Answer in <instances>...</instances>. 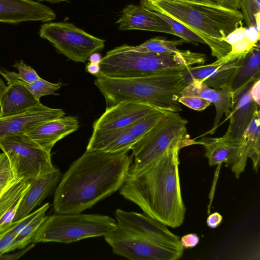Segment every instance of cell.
Listing matches in <instances>:
<instances>
[{
  "instance_id": "29",
  "label": "cell",
  "mask_w": 260,
  "mask_h": 260,
  "mask_svg": "<svg viewBox=\"0 0 260 260\" xmlns=\"http://www.w3.org/2000/svg\"><path fill=\"white\" fill-rule=\"evenodd\" d=\"M240 9L247 26H255L259 31L260 0H240Z\"/></svg>"
},
{
  "instance_id": "27",
  "label": "cell",
  "mask_w": 260,
  "mask_h": 260,
  "mask_svg": "<svg viewBox=\"0 0 260 260\" xmlns=\"http://www.w3.org/2000/svg\"><path fill=\"white\" fill-rule=\"evenodd\" d=\"M47 211H43L40 213L17 234L12 243L8 252L16 249L24 248L31 243L34 236L47 216L46 215Z\"/></svg>"
},
{
  "instance_id": "36",
  "label": "cell",
  "mask_w": 260,
  "mask_h": 260,
  "mask_svg": "<svg viewBox=\"0 0 260 260\" xmlns=\"http://www.w3.org/2000/svg\"><path fill=\"white\" fill-rule=\"evenodd\" d=\"M35 245V243H33L32 244L28 245V246L21 249V250L19 252L10 254H4L0 256V260H15L18 259L28 251L32 249Z\"/></svg>"
},
{
  "instance_id": "3",
  "label": "cell",
  "mask_w": 260,
  "mask_h": 260,
  "mask_svg": "<svg viewBox=\"0 0 260 260\" xmlns=\"http://www.w3.org/2000/svg\"><path fill=\"white\" fill-rule=\"evenodd\" d=\"M140 4L169 16L197 35L216 60L230 52L231 47L225 39L243 21L240 10L201 0H141Z\"/></svg>"
},
{
  "instance_id": "7",
  "label": "cell",
  "mask_w": 260,
  "mask_h": 260,
  "mask_svg": "<svg viewBox=\"0 0 260 260\" xmlns=\"http://www.w3.org/2000/svg\"><path fill=\"white\" fill-rule=\"evenodd\" d=\"M117 227L116 221L108 215L55 213L47 216L34 236L31 243L69 244L88 238L104 237Z\"/></svg>"
},
{
  "instance_id": "34",
  "label": "cell",
  "mask_w": 260,
  "mask_h": 260,
  "mask_svg": "<svg viewBox=\"0 0 260 260\" xmlns=\"http://www.w3.org/2000/svg\"><path fill=\"white\" fill-rule=\"evenodd\" d=\"M246 27L243 25V23L229 34L225 39V42L230 46L235 42L241 40L245 36Z\"/></svg>"
},
{
  "instance_id": "44",
  "label": "cell",
  "mask_w": 260,
  "mask_h": 260,
  "mask_svg": "<svg viewBox=\"0 0 260 260\" xmlns=\"http://www.w3.org/2000/svg\"><path fill=\"white\" fill-rule=\"evenodd\" d=\"M201 1L207 2V3H209L210 4H212L214 5H219L218 0H201Z\"/></svg>"
},
{
  "instance_id": "21",
  "label": "cell",
  "mask_w": 260,
  "mask_h": 260,
  "mask_svg": "<svg viewBox=\"0 0 260 260\" xmlns=\"http://www.w3.org/2000/svg\"><path fill=\"white\" fill-rule=\"evenodd\" d=\"M250 158L253 169L257 173L260 161V110L256 111L252 121L245 131L238 160L231 169L235 177L239 178L244 171L247 160Z\"/></svg>"
},
{
  "instance_id": "25",
  "label": "cell",
  "mask_w": 260,
  "mask_h": 260,
  "mask_svg": "<svg viewBox=\"0 0 260 260\" xmlns=\"http://www.w3.org/2000/svg\"><path fill=\"white\" fill-rule=\"evenodd\" d=\"M29 185L28 180L17 178L1 195L0 234L12 225L22 198Z\"/></svg>"
},
{
  "instance_id": "38",
  "label": "cell",
  "mask_w": 260,
  "mask_h": 260,
  "mask_svg": "<svg viewBox=\"0 0 260 260\" xmlns=\"http://www.w3.org/2000/svg\"><path fill=\"white\" fill-rule=\"evenodd\" d=\"M219 5L230 9H240V0H218Z\"/></svg>"
},
{
  "instance_id": "9",
  "label": "cell",
  "mask_w": 260,
  "mask_h": 260,
  "mask_svg": "<svg viewBox=\"0 0 260 260\" xmlns=\"http://www.w3.org/2000/svg\"><path fill=\"white\" fill-rule=\"evenodd\" d=\"M39 34L58 52L75 62H85L92 53L105 47L104 40L68 22L45 23L41 26Z\"/></svg>"
},
{
  "instance_id": "14",
  "label": "cell",
  "mask_w": 260,
  "mask_h": 260,
  "mask_svg": "<svg viewBox=\"0 0 260 260\" xmlns=\"http://www.w3.org/2000/svg\"><path fill=\"white\" fill-rule=\"evenodd\" d=\"M64 115L63 110L50 108L40 103L20 114L0 118V138L26 134L44 122Z\"/></svg>"
},
{
  "instance_id": "18",
  "label": "cell",
  "mask_w": 260,
  "mask_h": 260,
  "mask_svg": "<svg viewBox=\"0 0 260 260\" xmlns=\"http://www.w3.org/2000/svg\"><path fill=\"white\" fill-rule=\"evenodd\" d=\"M239 58L224 63L213 62L207 65L188 66L183 71L185 81L187 85L197 81L211 88H227L228 81L236 69Z\"/></svg>"
},
{
  "instance_id": "43",
  "label": "cell",
  "mask_w": 260,
  "mask_h": 260,
  "mask_svg": "<svg viewBox=\"0 0 260 260\" xmlns=\"http://www.w3.org/2000/svg\"><path fill=\"white\" fill-rule=\"evenodd\" d=\"M67 0H37V2L41 3L42 2H47L51 4L59 3L60 2H64Z\"/></svg>"
},
{
  "instance_id": "35",
  "label": "cell",
  "mask_w": 260,
  "mask_h": 260,
  "mask_svg": "<svg viewBox=\"0 0 260 260\" xmlns=\"http://www.w3.org/2000/svg\"><path fill=\"white\" fill-rule=\"evenodd\" d=\"M200 242V238L196 234L185 235L180 239V243L185 249L192 248L196 246Z\"/></svg>"
},
{
  "instance_id": "10",
  "label": "cell",
  "mask_w": 260,
  "mask_h": 260,
  "mask_svg": "<svg viewBox=\"0 0 260 260\" xmlns=\"http://www.w3.org/2000/svg\"><path fill=\"white\" fill-rule=\"evenodd\" d=\"M104 238L114 253L131 260H177L183 254L182 246L151 242L118 226Z\"/></svg>"
},
{
  "instance_id": "5",
  "label": "cell",
  "mask_w": 260,
  "mask_h": 260,
  "mask_svg": "<svg viewBox=\"0 0 260 260\" xmlns=\"http://www.w3.org/2000/svg\"><path fill=\"white\" fill-rule=\"evenodd\" d=\"M206 60L205 54L187 50L174 54L140 52L124 44L108 51L102 58L100 72L96 77H142L183 70L188 66L203 64Z\"/></svg>"
},
{
  "instance_id": "23",
  "label": "cell",
  "mask_w": 260,
  "mask_h": 260,
  "mask_svg": "<svg viewBox=\"0 0 260 260\" xmlns=\"http://www.w3.org/2000/svg\"><path fill=\"white\" fill-rule=\"evenodd\" d=\"M8 84L0 98V118L20 114L41 103L24 85L14 82Z\"/></svg>"
},
{
  "instance_id": "2",
  "label": "cell",
  "mask_w": 260,
  "mask_h": 260,
  "mask_svg": "<svg viewBox=\"0 0 260 260\" xmlns=\"http://www.w3.org/2000/svg\"><path fill=\"white\" fill-rule=\"evenodd\" d=\"M180 150H171L140 171L128 173L119 189L144 213L172 228L182 224L186 212L180 187Z\"/></svg>"
},
{
  "instance_id": "17",
  "label": "cell",
  "mask_w": 260,
  "mask_h": 260,
  "mask_svg": "<svg viewBox=\"0 0 260 260\" xmlns=\"http://www.w3.org/2000/svg\"><path fill=\"white\" fill-rule=\"evenodd\" d=\"M79 128L78 119L63 116L44 122L26 134L46 151L50 152L55 144Z\"/></svg>"
},
{
  "instance_id": "30",
  "label": "cell",
  "mask_w": 260,
  "mask_h": 260,
  "mask_svg": "<svg viewBox=\"0 0 260 260\" xmlns=\"http://www.w3.org/2000/svg\"><path fill=\"white\" fill-rule=\"evenodd\" d=\"M13 67L18 73L1 70L0 74L5 79L12 78L21 80L27 83H31L40 78L36 71L31 67L26 64L23 60L17 61Z\"/></svg>"
},
{
  "instance_id": "1",
  "label": "cell",
  "mask_w": 260,
  "mask_h": 260,
  "mask_svg": "<svg viewBox=\"0 0 260 260\" xmlns=\"http://www.w3.org/2000/svg\"><path fill=\"white\" fill-rule=\"evenodd\" d=\"M127 152L86 150L70 166L55 190V213L81 212L120 189L133 161Z\"/></svg>"
},
{
  "instance_id": "12",
  "label": "cell",
  "mask_w": 260,
  "mask_h": 260,
  "mask_svg": "<svg viewBox=\"0 0 260 260\" xmlns=\"http://www.w3.org/2000/svg\"><path fill=\"white\" fill-rule=\"evenodd\" d=\"M255 82H250L233 93L230 119L226 133L222 136L228 140L241 142L243 135L252 121L256 112L259 110L258 105L253 99L251 89Z\"/></svg>"
},
{
  "instance_id": "15",
  "label": "cell",
  "mask_w": 260,
  "mask_h": 260,
  "mask_svg": "<svg viewBox=\"0 0 260 260\" xmlns=\"http://www.w3.org/2000/svg\"><path fill=\"white\" fill-rule=\"evenodd\" d=\"M56 17L49 7L32 0H0V22L18 24L25 21L47 22Z\"/></svg>"
},
{
  "instance_id": "6",
  "label": "cell",
  "mask_w": 260,
  "mask_h": 260,
  "mask_svg": "<svg viewBox=\"0 0 260 260\" xmlns=\"http://www.w3.org/2000/svg\"><path fill=\"white\" fill-rule=\"evenodd\" d=\"M187 123L178 112H167L132 147L134 160L128 173L140 171L171 150L200 145L199 141L190 138Z\"/></svg>"
},
{
  "instance_id": "39",
  "label": "cell",
  "mask_w": 260,
  "mask_h": 260,
  "mask_svg": "<svg viewBox=\"0 0 260 260\" xmlns=\"http://www.w3.org/2000/svg\"><path fill=\"white\" fill-rule=\"evenodd\" d=\"M251 93L253 100L260 104V80L255 82L252 86Z\"/></svg>"
},
{
  "instance_id": "28",
  "label": "cell",
  "mask_w": 260,
  "mask_h": 260,
  "mask_svg": "<svg viewBox=\"0 0 260 260\" xmlns=\"http://www.w3.org/2000/svg\"><path fill=\"white\" fill-rule=\"evenodd\" d=\"M8 83L14 82L24 85L32 95L38 101L41 97L45 95L58 93L55 92L62 86L61 82L52 83L41 78L31 83H27L19 80L12 78H6Z\"/></svg>"
},
{
  "instance_id": "8",
  "label": "cell",
  "mask_w": 260,
  "mask_h": 260,
  "mask_svg": "<svg viewBox=\"0 0 260 260\" xmlns=\"http://www.w3.org/2000/svg\"><path fill=\"white\" fill-rule=\"evenodd\" d=\"M0 149L8 156L15 177L32 179L55 171L49 152L26 134L0 138Z\"/></svg>"
},
{
  "instance_id": "37",
  "label": "cell",
  "mask_w": 260,
  "mask_h": 260,
  "mask_svg": "<svg viewBox=\"0 0 260 260\" xmlns=\"http://www.w3.org/2000/svg\"><path fill=\"white\" fill-rule=\"evenodd\" d=\"M222 216L218 212H214L209 215L207 219V225L212 229L216 228L222 222Z\"/></svg>"
},
{
  "instance_id": "16",
  "label": "cell",
  "mask_w": 260,
  "mask_h": 260,
  "mask_svg": "<svg viewBox=\"0 0 260 260\" xmlns=\"http://www.w3.org/2000/svg\"><path fill=\"white\" fill-rule=\"evenodd\" d=\"M116 23L120 30H143L176 36L166 22L152 10L141 5H126Z\"/></svg>"
},
{
  "instance_id": "22",
  "label": "cell",
  "mask_w": 260,
  "mask_h": 260,
  "mask_svg": "<svg viewBox=\"0 0 260 260\" xmlns=\"http://www.w3.org/2000/svg\"><path fill=\"white\" fill-rule=\"evenodd\" d=\"M200 145L205 148V156L208 160L209 165L214 166L224 162L226 167L232 169L236 165L242 141H235L224 138L202 137Z\"/></svg>"
},
{
  "instance_id": "32",
  "label": "cell",
  "mask_w": 260,
  "mask_h": 260,
  "mask_svg": "<svg viewBox=\"0 0 260 260\" xmlns=\"http://www.w3.org/2000/svg\"><path fill=\"white\" fill-rule=\"evenodd\" d=\"M178 101L189 108L196 111L204 110L211 104L210 102L205 99L191 95L179 96Z\"/></svg>"
},
{
  "instance_id": "31",
  "label": "cell",
  "mask_w": 260,
  "mask_h": 260,
  "mask_svg": "<svg viewBox=\"0 0 260 260\" xmlns=\"http://www.w3.org/2000/svg\"><path fill=\"white\" fill-rule=\"evenodd\" d=\"M16 179L8 156L4 152L0 153V190L6 189Z\"/></svg>"
},
{
  "instance_id": "33",
  "label": "cell",
  "mask_w": 260,
  "mask_h": 260,
  "mask_svg": "<svg viewBox=\"0 0 260 260\" xmlns=\"http://www.w3.org/2000/svg\"><path fill=\"white\" fill-rule=\"evenodd\" d=\"M17 234L10 228L0 234V256L8 252V250Z\"/></svg>"
},
{
  "instance_id": "26",
  "label": "cell",
  "mask_w": 260,
  "mask_h": 260,
  "mask_svg": "<svg viewBox=\"0 0 260 260\" xmlns=\"http://www.w3.org/2000/svg\"><path fill=\"white\" fill-rule=\"evenodd\" d=\"M187 42L181 39L177 40H169L164 38L157 37L147 40L137 46H130L131 48L140 52H152L158 53H181L185 50H180L177 46Z\"/></svg>"
},
{
  "instance_id": "19",
  "label": "cell",
  "mask_w": 260,
  "mask_h": 260,
  "mask_svg": "<svg viewBox=\"0 0 260 260\" xmlns=\"http://www.w3.org/2000/svg\"><path fill=\"white\" fill-rule=\"evenodd\" d=\"M185 95L202 98L215 106L216 115L213 125L210 130L202 135L201 137L214 134L219 126L222 115L224 114L227 117L230 114L233 93L227 88H213L201 82L193 81L188 84L179 94V97Z\"/></svg>"
},
{
  "instance_id": "20",
  "label": "cell",
  "mask_w": 260,
  "mask_h": 260,
  "mask_svg": "<svg viewBox=\"0 0 260 260\" xmlns=\"http://www.w3.org/2000/svg\"><path fill=\"white\" fill-rule=\"evenodd\" d=\"M60 179L61 173L57 168L53 172L28 180L29 188L22 198L14 222L25 217L39 205L54 190Z\"/></svg>"
},
{
  "instance_id": "13",
  "label": "cell",
  "mask_w": 260,
  "mask_h": 260,
  "mask_svg": "<svg viewBox=\"0 0 260 260\" xmlns=\"http://www.w3.org/2000/svg\"><path fill=\"white\" fill-rule=\"evenodd\" d=\"M157 110L159 109L147 104L123 101L106 108L104 113L93 122L92 132L123 128Z\"/></svg>"
},
{
  "instance_id": "45",
  "label": "cell",
  "mask_w": 260,
  "mask_h": 260,
  "mask_svg": "<svg viewBox=\"0 0 260 260\" xmlns=\"http://www.w3.org/2000/svg\"><path fill=\"white\" fill-rule=\"evenodd\" d=\"M6 189H4V190H0V196H1V195L2 194V193H3V191Z\"/></svg>"
},
{
  "instance_id": "4",
  "label": "cell",
  "mask_w": 260,
  "mask_h": 260,
  "mask_svg": "<svg viewBox=\"0 0 260 260\" xmlns=\"http://www.w3.org/2000/svg\"><path fill=\"white\" fill-rule=\"evenodd\" d=\"M183 70L134 78L100 76L94 84L104 97L106 108L128 101L166 112H179L182 110L178 101L179 94L187 85Z\"/></svg>"
},
{
  "instance_id": "42",
  "label": "cell",
  "mask_w": 260,
  "mask_h": 260,
  "mask_svg": "<svg viewBox=\"0 0 260 260\" xmlns=\"http://www.w3.org/2000/svg\"><path fill=\"white\" fill-rule=\"evenodd\" d=\"M7 87L8 85L5 83L3 80L0 77V98Z\"/></svg>"
},
{
  "instance_id": "11",
  "label": "cell",
  "mask_w": 260,
  "mask_h": 260,
  "mask_svg": "<svg viewBox=\"0 0 260 260\" xmlns=\"http://www.w3.org/2000/svg\"><path fill=\"white\" fill-rule=\"evenodd\" d=\"M115 218L118 226L144 239L164 245L182 246L179 237L172 233L166 224L144 213L117 209Z\"/></svg>"
},
{
  "instance_id": "24",
  "label": "cell",
  "mask_w": 260,
  "mask_h": 260,
  "mask_svg": "<svg viewBox=\"0 0 260 260\" xmlns=\"http://www.w3.org/2000/svg\"><path fill=\"white\" fill-rule=\"evenodd\" d=\"M258 80H260L259 41L239 58L236 69L228 81L227 89L233 93L248 83Z\"/></svg>"
},
{
  "instance_id": "40",
  "label": "cell",
  "mask_w": 260,
  "mask_h": 260,
  "mask_svg": "<svg viewBox=\"0 0 260 260\" xmlns=\"http://www.w3.org/2000/svg\"><path fill=\"white\" fill-rule=\"evenodd\" d=\"M85 70L86 72L96 77L100 72V63L89 62L86 65Z\"/></svg>"
},
{
  "instance_id": "41",
  "label": "cell",
  "mask_w": 260,
  "mask_h": 260,
  "mask_svg": "<svg viewBox=\"0 0 260 260\" xmlns=\"http://www.w3.org/2000/svg\"><path fill=\"white\" fill-rule=\"evenodd\" d=\"M102 59L101 55L97 52L92 53L88 58L89 62L93 63H100Z\"/></svg>"
},
{
  "instance_id": "46",
  "label": "cell",
  "mask_w": 260,
  "mask_h": 260,
  "mask_svg": "<svg viewBox=\"0 0 260 260\" xmlns=\"http://www.w3.org/2000/svg\"><path fill=\"white\" fill-rule=\"evenodd\" d=\"M1 70V69H0V71Z\"/></svg>"
}]
</instances>
